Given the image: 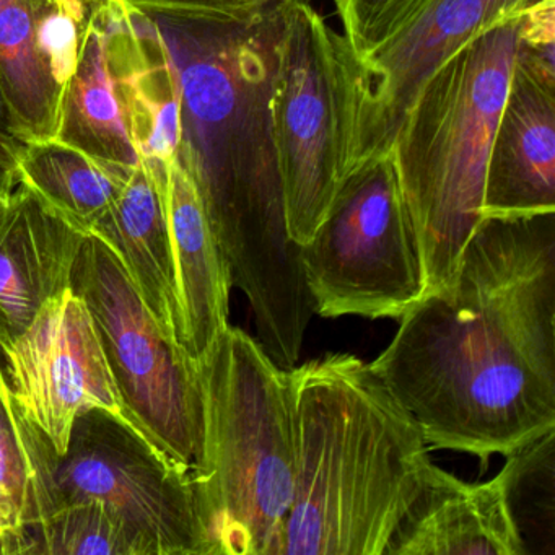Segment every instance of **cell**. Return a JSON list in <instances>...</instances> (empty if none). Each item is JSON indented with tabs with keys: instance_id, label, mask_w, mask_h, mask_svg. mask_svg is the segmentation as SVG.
Wrapping results in <instances>:
<instances>
[{
	"instance_id": "6da1fadb",
	"label": "cell",
	"mask_w": 555,
	"mask_h": 555,
	"mask_svg": "<svg viewBox=\"0 0 555 555\" xmlns=\"http://www.w3.org/2000/svg\"><path fill=\"white\" fill-rule=\"evenodd\" d=\"M370 365L428 448L482 469L555 430V212L483 217L453 285L422 297Z\"/></svg>"
},
{
	"instance_id": "7a4b0ae2",
	"label": "cell",
	"mask_w": 555,
	"mask_h": 555,
	"mask_svg": "<svg viewBox=\"0 0 555 555\" xmlns=\"http://www.w3.org/2000/svg\"><path fill=\"white\" fill-rule=\"evenodd\" d=\"M157 28L177 76V158L196 188L256 339L292 369L313 318L300 245L288 235L271 100L285 0L249 15L134 5Z\"/></svg>"
},
{
	"instance_id": "3957f363",
	"label": "cell",
	"mask_w": 555,
	"mask_h": 555,
	"mask_svg": "<svg viewBox=\"0 0 555 555\" xmlns=\"http://www.w3.org/2000/svg\"><path fill=\"white\" fill-rule=\"evenodd\" d=\"M291 378L297 469L272 555H385L431 463L421 425L352 353L294 365Z\"/></svg>"
},
{
	"instance_id": "277c9868",
	"label": "cell",
	"mask_w": 555,
	"mask_h": 555,
	"mask_svg": "<svg viewBox=\"0 0 555 555\" xmlns=\"http://www.w3.org/2000/svg\"><path fill=\"white\" fill-rule=\"evenodd\" d=\"M526 11L499 18L448 57L396 134L392 162L417 236L424 297L453 285L482 220L490 147Z\"/></svg>"
},
{
	"instance_id": "5b68a950",
	"label": "cell",
	"mask_w": 555,
	"mask_h": 555,
	"mask_svg": "<svg viewBox=\"0 0 555 555\" xmlns=\"http://www.w3.org/2000/svg\"><path fill=\"white\" fill-rule=\"evenodd\" d=\"M196 363L204 441L194 473L217 555H272L297 469L291 369L232 324Z\"/></svg>"
},
{
	"instance_id": "8992f818",
	"label": "cell",
	"mask_w": 555,
	"mask_h": 555,
	"mask_svg": "<svg viewBox=\"0 0 555 555\" xmlns=\"http://www.w3.org/2000/svg\"><path fill=\"white\" fill-rule=\"evenodd\" d=\"M300 259L323 318L401 320L424 297L417 236L391 152L347 175Z\"/></svg>"
},
{
	"instance_id": "52a82bcc",
	"label": "cell",
	"mask_w": 555,
	"mask_h": 555,
	"mask_svg": "<svg viewBox=\"0 0 555 555\" xmlns=\"http://www.w3.org/2000/svg\"><path fill=\"white\" fill-rule=\"evenodd\" d=\"M350 48L310 0H285L272 87V135L288 235L305 245L347 178Z\"/></svg>"
},
{
	"instance_id": "ba28073f",
	"label": "cell",
	"mask_w": 555,
	"mask_h": 555,
	"mask_svg": "<svg viewBox=\"0 0 555 555\" xmlns=\"http://www.w3.org/2000/svg\"><path fill=\"white\" fill-rule=\"evenodd\" d=\"M73 288L92 313L129 408L171 457L196 467L204 441L197 363L164 333L122 259L96 233L83 240Z\"/></svg>"
},
{
	"instance_id": "9c48e42d",
	"label": "cell",
	"mask_w": 555,
	"mask_h": 555,
	"mask_svg": "<svg viewBox=\"0 0 555 555\" xmlns=\"http://www.w3.org/2000/svg\"><path fill=\"white\" fill-rule=\"evenodd\" d=\"M57 508L99 500L147 555H217L194 467L99 409L74 422L54 460Z\"/></svg>"
},
{
	"instance_id": "30bf717a",
	"label": "cell",
	"mask_w": 555,
	"mask_h": 555,
	"mask_svg": "<svg viewBox=\"0 0 555 555\" xmlns=\"http://www.w3.org/2000/svg\"><path fill=\"white\" fill-rule=\"evenodd\" d=\"M539 0H408L365 53L347 64V175L391 152L425 80L470 38Z\"/></svg>"
},
{
	"instance_id": "8fae6325",
	"label": "cell",
	"mask_w": 555,
	"mask_h": 555,
	"mask_svg": "<svg viewBox=\"0 0 555 555\" xmlns=\"http://www.w3.org/2000/svg\"><path fill=\"white\" fill-rule=\"evenodd\" d=\"M2 357L15 404L60 456L74 422L92 409L108 412L164 450L126 402L92 313L73 287L47 301Z\"/></svg>"
},
{
	"instance_id": "7c38bea8",
	"label": "cell",
	"mask_w": 555,
	"mask_h": 555,
	"mask_svg": "<svg viewBox=\"0 0 555 555\" xmlns=\"http://www.w3.org/2000/svg\"><path fill=\"white\" fill-rule=\"evenodd\" d=\"M87 235L15 170L0 191V353L14 346L47 301L73 287Z\"/></svg>"
},
{
	"instance_id": "4fadbf2b",
	"label": "cell",
	"mask_w": 555,
	"mask_h": 555,
	"mask_svg": "<svg viewBox=\"0 0 555 555\" xmlns=\"http://www.w3.org/2000/svg\"><path fill=\"white\" fill-rule=\"evenodd\" d=\"M555 212V70L516 51L493 132L482 219Z\"/></svg>"
},
{
	"instance_id": "5bb4252c",
	"label": "cell",
	"mask_w": 555,
	"mask_h": 555,
	"mask_svg": "<svg viewBox=\"0 0 555 555\" xmlns=\"http://www.w3.org/2000/svg\"><path fill=\"white\" fill-rule=\"evenodd\" d=\"M385 555H526L505 469L487 482L467 483L428 464L421 493Z\"/></svg>"
},
{
	"instance_id": "9a60e30c",
	"label": "cell",
	"mask_w": 555,
	"mask_h": 555,
	"mask_svg": "<svg viewBox=\"0 0 555 555\" xmlns=\"http://www.w3.org/2000/svg\"><path fill=\"white\" fill-rule=\"evenodd\" d=\"M164 197L177 288L178 339L197 362L230 324L232 278L196 188L178 158L168 164Z\"/></svg>"
},
{
	"instance_id": "2e32d148",
	"label": "cell",
	"mask_w": 555,
	"mask_h": 555,
	"mask_svg": "<svg viewBox=\"0 0 555 555\" xmlns=\"http://www.w3.org/2000/svg\"><path fill=\"white\" fill-rule=\"evenodd\" d=\"M167 167L141 160L90 233H96L115 249L164 333L180 344L173 256L164 197Z\"/></svg>"
},
{
	"instance_id": "e0dca14e",
	"label": "cell",
	"mask_w": 555,
	"mask_h": 555,
	"mask_svg": "<svg viewBox=\"0 0 555 555\" xmlns=\"http://www.w3.org/2000/svg\"><path fill=\"white\" fill-rule=\"evenodd\" d=\"M56 139L116 167L134 168L141 164L126 125L109 61L108 38L96 8L90 9L87 17L79 66L64 92Z\"/></svg>"
},
{
	"instance_id": "ac0fdd59",
	"label": "cell",
	"mask_w": 555,
	"mask_h": 555,
	"mask_svg": "<svg viewBox=\"0 0 555 555\" xmlns=\"http://www.w3.org/2000/svg\"><path fill=\"white\" fill-rule=\"evenodd\" d=\"M134 168L96 160L60 139L24 142L15 155V170L22 180L89 233L115 203Z\"/></svg>"
},
{
	"instance_id": "d6986e66",
	"label": "cell",
	"mask_w": 555,
	"mask_h": 555,
	"mask_svg": "<svg viewBox=\"0 0 555 555\" xmlns=\"http://www.w3.org/2000/svg\"><path fill=\"white\" fill-rule=\"evenodd\" d=\"M0 77L21 144L56 139L64 92L38 54L31 0H0Z\"/></svg>"
},
{
	"instance_id": "ffe728a7",
	"label": "cell",
	"mask_w": 555,
	"mask_h": 555,
	"mask_svg": "<svg viewBox=\"0 0 555 555\" xmlns=\"http://www.w3.org/2000/svg\"><path fill=\"white\" fill-rule=\"evenodd\" d=\"M0 555H147L125 522L99 500L61 505L38 525L2 539Z\"/></svg>"
},
{
	"instance_id": "44dd1931",
	"label": "cell",
	"mask_w": 555,
	"mask_h": 555,
	"mask_svg": "<svg viewBox=\"0 0 555 555\" xmlns=\"http://www.w3.org/2000/svg\"><path fill=\"white\" fill-rule=\"evenodd\" d=\"M554 456L555 430L506 456L509 508L521 538L528 525L545 528V521L554 528Z\"/></svg>"
},
{
	"instance_id": "7402d4cb",
	"label": "cell",
	"mask_w": 555,
	"mask_h": 555,
	"mask_svg": "<svg viewBox=\"0 0 555 555\" xmlns=\"http://www.w3.org/2000/svg\"><path fill=\"white\" fill-rule=\"evenodd\" d=\"M89 11L82 0H54L35 9V44L57 89L67 83L79 66L82 34Z\"/></svg>"
},
{
	"instance_id": "603a6c76",
	"label": "cell",
	"mask_w": 555,
	"mask_h": 555,
	"mask_svg": "<svg viewBox=\"0 0 555 555\" xmlns=\"http://www.w3.org/2000/svg\"><path fill=\"white\" fill-rule=\"evenodd\" d=\"M343 25V38L353 56L365 53L382 37L408 0H331Z\"/></svg>"
},
{
	"instance_id": "cb8c5ba5",
	"label": "cell",
	"mask_w": 555,
	"mask_h": 555,
	"mask_svg": "<svg viewBox=\"0 0 555 555\" xmlns=\"http://www.w3.org/2000/svg\"><path fill=\"white\" fill-rule=\"evenodd\" d=\"M131 5H158V8L193 9V11L222 12V14L249 15L264 11L275 0H125Z\"/></svg>"
},
{
	"instance_id": "d4e9b609",
	"label": "cell",
	"mask_w": 555,
	"mask_h": 555,
	"mask_svg": "<svg viewBox=\"0 0 555 555\" xmlns=\"http://www.w3.org/2000/svg\"><path fill=\"white\" fill-rule=\"evenodd\" d=\"M21 145L17 132H15L11 108H9L8 96H5L4 83L0 77V157L8 158L15 164V155Z\"/></svg>"
},
{
	"instance_id": "484cf974",
	"label": "cell",
	"mask_w": 555,
	"mask_h": 555,
	"mask_svg": "<svg viewBox=\"0 0 555 555\" xmlns=\"http://www.w3.org/2000/svg\"><path fill=\"white\" fill-rule=\"evenodd\" d=\"M15 173V164L8 158L0 157V191L8 186Z\"/></svg>"
},
{
	"instance_id": "4316f807",
	"label": "cell",
	"mask_w": 555,
	"mask_h": 555,
	"mask_svg": "<svg viewBox=\"0 0 555 555\" xmlns=\"http://www.w3.org/2000/svg\"><path fill=\"white\" fill-rule=\"evenodd\" d=\"M54 0H31V4H34L35 9L41 8V5H50L53 4Z\"/></svg>"
},
{
	"instance_id": "83f0119b",
	"label": "cell",
	"mask_w": 555,
	"mask_h": 555,
	"mask_svg": "<svg viewBox=\"0 0 555 555\" xmlns=\"http://www.w3.org/2000/svg\"><path fill=\"white\" fill-rule=\"evenodd\" d=\"M99 2H102V0H82V4L86 5L87 11H90V9L99 4Z\"/></svg>"
},
{
	"instance_id": "f1b7e54d",
	"label": "cell",
	"mask_w": 555,
	"mask_h": 555,
	"mask_svg": "<svg viewBox=\"0 0 555 555\" xmlns=\"http://www.w3.org/2000/svg\"><path fill=\"white\" fill-rule=\"evenodd\" d=\"M2 538H4V525H2V519H0V545H2Z\"/></svg>"
}]
</instances>
